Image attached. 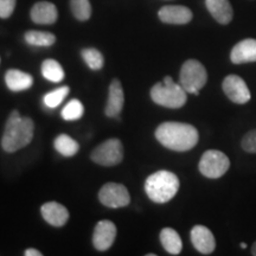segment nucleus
Returning a JSON list of instances; mask_svg holds the SVG:
<instances>
[{
    "label": "nucleus",
    "mask_w": 256,
    "mask_h": 256,
    "mask_svg": "<svg viewBox=\"0 0 256 256\" xmlns=\"http://www.w3.org/2000/svg\"><path fill=\"white\" fill-rule=\"evenodd\" d=\"M156 140L166 148L177 152L190 151L197 145L200 134L192 124L164 122L156 130Z\"/></svg>",
    "instance_id": "obj_1"
},
{
    "label": "nucleus",
    "mask_w": 256,
    "mask_h": 256,
    "mask_svg": "<svg viewBox=\"0 0 256 256\" xmlns=\"http://www.w3.org/2000/svg\"><path fill=\"white\" fill-rule=\"evenodd\" d=\"M34 124L32 119L20 116L18 110L10 114L5 124L4 134L2 139V147L5 152L14 153L28 146L34 138Z\"/></svg>",
    "instance_id": "obj_2"
},
{
    "label": "nucleus",
    "mask_w": 256,
    "mask_h": 256,
    "mask_svg": "<svg viewBox=\"0 0 256 256\" xmlns=\"http://www.w3.org/2000/svg\"><path fill=\"white\" fill-rule=\"evenodd\" d=\"M179 190V179L170 171H158L145 182V191L154 203L164 204L174 198Z\"/></svg>",
    "instance_id": "obj_3"
},
{
    "label": "nucleus",
    "mask_w": 256,
    "mask_h": 256,
    "mask_svg": "<svg viewBox=\"0 0 256 256\" xmlns=\"http://www.w3.org/2000/svg\"><path fill=\"white\" fill-rule=\"evenodd\" d=\"M186 94L179 83L174 81L171 83L159 82L153 86L151 89V98L154 104L162 106V107L171 108V110H178L186 104Z\"/></svg>",
    "instance_id": "obj_4"
},
{
    "label": "nucleus",
    "mask_w": 256,
    "mask_h": 256,
    "mask_svg": "<svg viewBox=\"0 0 256 256\" xmlns=\"http://www.w3.org/2000/svg\"><path fill=\"white\" fill-rule=\"evenodd\" d=\"M208 81V72L204 66L197 60H188L184 62L179 75V84L188 94L198 95Z\"/></svg>",
    "instance_id": "obj_5"
},
{
    "label": "nucleus",
    "mask_w": 256,
    "mask_h": 256,
    "mask_svg": "<svg viewBox=\"0 0 256 256\" xmlns=\"http://www.w3.org/2000/svg\"><path fill=\"white\" fill-rule=\"evenodd\" d=\"M198 168L204 177L217 179L226 174L230 168V160L223 152L209 150L202 156Z\"/></svg>",
    "instance_id": "obj_6"
},
{
    "label": "nucleus",
    "mask_w": 256,
    "mask_h": 256,
    "mask_svg": "<svg viewBox=\"0 0 256 256\" xmlns=\"http://www.w3.org/2000/svg\"><path fill=\"white\" fill-rule=\"evenodd\" d=\"M124 158V147L119 139L106 140L92 152V160L102 166H115Z\"/></svg>",
    "instance_id": "obj_7"
},
{
    "label": "nucleus",
    "mask_w": 256,
    "mask_h": 256,
    "mask_svg": "<svg viewBox=\"0 0 256 256\" xmlns=\"http://www.w3.org/2000/svg\"><path fill=\"white\" fill-rule=\"evenodd\" d=\"M98 200L104 206L118 209V208L127 206L130 202V196L124 185L107 183L98 192Z\"/></svg>",
    "instance_id": "obj_8"
},
{
    "label": "nucleus",
    "mask_w": 256,
    "mask_h": 256,
    "mask_svg": "<svg viewBox=\"0 0 256 256\" xmlns=\"http://www.w3.org/2000/svg\"><path fill=\"white\" fill-rule=\"evenodd\" d=\"M222 88L230 101L238 104H244L250 101V92L246 81L238 75H228L223 80Z\"/></svg>",
    "instance_id": "obj_9"
},
{
    "label": "nucleus",
    "mask_w": 256,
    "mask_h": 256,
    "mask_svg": "<svg viewBox=\"0 0 256 256\" xmlns=\"http://www.w3.org/2000/svg\"><path fill=\"white\" fill-rule=\"evenodd\" d=\"M116 238V226L110 220H100L96 224L92 235V244L100 252L110 249Z\"/></svg>",
    "instance_id": "obj_10"
},
{
    "label": "nucleus",
    "mask_w": 256,
    "mask_h": 256,
    "mask_svg": "<svg viewBox=\"0 0 256 256\" xmlns=\"http://www.w3.org/2000/svg\"><path fill=\"white\" fill-rule=\"evenodd\" d=\"M158 17L162 23L184 25L192 20V11L186 6L182 5H168L159 10Z\"/></svg>",
    "instance_id": "obj_11"
},
{
    "label": "nucleus",
    "mask_w": 256,
    "mask_h": 256,
    "mask_svg": "<svg viewBox=\"0 0 256 256\" xmlns=\"http://www.w3.org/2000/svg\"><path fill=\"white\" fill-rule=\"evenodd\" d=\"M191 242L200 254L209 255L215 250L216 241L212 232L204 226H194L191 230Z\"/></svg>",
    "instance_id": "obj_12"
},
{
    "label": "nucleus",
    "mask_w": 256,
    "mask_h": 256,
    "mask_svg": "<svg viewBox=\"0 0 256 256\" xmlns=\"http://www.w3.org/2000/svg\"><path fill=\"white\" fill-rule=\"evenodd\" d=\"M124 95L122 86L119 80H114L110 86V92H108V100L106 104L104 113L108 118L119 116L121 110L124 108Z\"/></svg>",
    "instance_id": "obj_13"
},
{
    "label": "nucleus",
    "mask_w": 256,
    "mask_h": 256,
    "mask_svg": "<svg viewBox=\"0 0 256 256\" xmlns=\"http://www.w3.org/2000/svg\"><path fill=\"white\" fill-rule=\"evenodd\" d=\"M230 60L234 64L256 62V40L247 38L238 42L230 52Z\"/></svg>",
    "instance_id": "obj_14"
},
{
    "label": "nucleus",
    "mask_w": 256,
    "mask_h": 256,
    "mask_svg": "<svg viewBox=\"0 0 256 256\" xmlns=\"http://www.w3.org/2000/svg\"><path fill=\"white\" fill-rule=\"evenodd\" d=\"M43 218L54 226H63L69 220V211L57 202H49L40 208Z\"/></svg>",
    "instance_id": "obj_15"
},
{
    "label": "nucleus",
    "mask_w": 256,
    "mask_h": 256,
    "mask_svg": "<svg viewBox=\"0 0 256 256\" xmlns=\"http://www.w3.org/2000/svg\"><path fill=\"white\" fill-rule=\"evenodd\" d=\"M31 19L34 23L42 25H50L56 23L58 18V11L52 2H40L31 8Z\"/></svg>",
    "instance_id": "obj_16"
},
{
    "label": "nucleus",
    "mask_w": 256,
    "mask_h": 256,
    "mask_svg": "<svg viewBox=\"0 0 256 256\" xmlns=\"http://www.w3.org/2000/svg\"><path fill=\"white\" fill-rule=\"evenodd\" d=\"M206 5L217 23L226 25L232 20L234 11L229 0H206Z\"/></svg>",
    "instance_id": "obj_17"
},
{
    "label": "nucleus",
    "mask_w": 256,
    "mask_h": 256,
    "mask_svg": "<svg viewBox=\"0 0 256 256\" xmlns=\"http://www.w3.org/2000/svg\"><path fill=\"white\" fill-rule=\"evenodd\" d=\"M5 82L11 92H23L32 87L34 78L30 74L22 72V70L11 69L6 72Z\"/></svg>",
    "instance_id": "obj_18"
},
{
    "label": "nucleus",
    "mask_w": 256,
    "mask_h": 256,
    "mask_svg": "<svg viewBox=\"0 0 256 256\" xmlns=\"http://www.w3.org/2000/svg\"><path fill=\"white\" fill-rule=\"evenodd\" d=\"M160 242L162 247L168 254L178 255L183 249V242H182L179 234L172 228H164L160 232Z\"/></svg>",
    "instance_id": "obj_19"
},
{
    "label": "nucleus",
    "mask_w": 256,
    "mask_h": 256,
    "mask_svg": "<svg viewBox=\"0 0 256 256\" xmlns=\"http://www.w3.org/2000/svg\"><path fill=\"white\" fill-rule=\"evenodd\" d=\"M42 75L48 81L58 83L66 76L62 66L55 60H46L42 63Z\"/></svg>",
    "instance_id": "obj_20"
},
{
    "label": "nucleus",
    "mask_w": 256,
    "mask_h": 256,
    "mask_svg": "<svg viewBox=\"0 0 256 256\" xmlns=\"http://www.w3.org/2000/svg\"><path fill=\"white\" fill-rule=\"evenodd\" d=\"M24 38L28 44L34 46H51L56 42L55 34L46 31H28Z\"/></svg>",
    "instance_id": "obj_21"
},
{
    "label": "nucleus",
    "mask_w": 256,
    "mask_h": 256,
    "mask_svg": "<svg viewBox=\"0 0 256 256\" xmlns=\"http://www.w3.org/2000/svg\"><path fill=\"white\" fill-rule=\"evenodd\" d=\"M54 145H55L56 151L64 156H75L80 150L78 142L66 134H60L57 136Z\"/></svg>",
    "instance_id": "obj_22"
},
{
    "label": "nucleus",
    "mask_w": 256,
    "mask_h": 256,
    "mask_svg": "<svg viewBox=\"0 0 256 256\" xmlns=\"http://www.w3.org/2000/svg\"><path fill=\"white\" fill-rule=\"evenodd\" d=\"M70 8L74 17L81 22H86L92 16V5L89 0H70Z\"/></svg>",
    "instance_id": "obj_23"
},
{
    "label": "nucleus",
    "mask_w": 256,
    "mask_h": 256,
    "mask_svg": "<svg viewBox=\"0 0 256 256\" xmlns=\"http://www.w3.org/2000/svg\"><path fill=\"white\" fill-rule=\"evenodd\" d=\"M81 55L84 60V62L87 63V66L92 70H100L104 68V56L98 49L94 48H87V49H83Z\"/></svg>",
    "instance_id": "obj_24"
},
{
    "label": "nucleus",
    "mask_w": 256,
    "mask_h": 256,
    "mask_svg": "<svg viewBox=\"0 0 256 256\" xmlns=\"http://www.w3.org/2000/svg\"><path fill=\"white\" fill-rule=\"evenodd\" d=\"M62 118L64 120L72 121V120H78L81 119L84 114V107L81 104V101H78V98H74L70 102H68L64 108L62 110Z\"/></svg>",
    "instance_id": "obj_25"
},
{
    "label": "nucleus",
    "mask_w": 256,
    "mask_h": 256,
    "mask_svg": "<svg viewBox=\"0 0 256 256\" xmlns=\"http://www.w3.org/2000/svg\"><path fill=\"white\" fill-rule=\"evenodd\" d=\"M68 94H69V87H60L58 89H55V90L48 92V94L44 96L43 98L44 104H46L48 108L58 107Z\"/></svg>",
    "instance_id": "obj_26"
},
{
    "label": "nucleus",
    "mask_w": 256,
    "mask_h": 256,
    "mask_svg": "<svg viewBox=\"0 0 256 256\" xmlns=\"http://www.w3.org/2000/svg\"><path fill=\"white\" fill-rule=\"evenodd\" d=\"M241 147L248 153H256V130L248 132L242 138Z\"/></svg>",
    "instance_id": "obj_27"
},
{
    "label": "nucleus",
    "mask_w": 256,
    "mask_h": 256,
    "mask_svg": "<svg viewBox=\"0 0 256 256\" xmlns=\"http://www.w3.org/2000/svg\"><path fill=\"white\" fill-rule=\"evenodd\" d=\"M16 2L17 0H0V18L11 17L16 8Z\"/></svg>",
    "instance_id": "obj_28"
},
{
    "label": "nucleus",
    "mask_w": 256,
    "mask_h": 256,
    "mask_svg": "<svg viewBox=\"0 0 256 256\" xmlns=\"http://www.w3.org/2000/svg\"><path fill=\"white\" fill-rule=\"evenodd\" d=\"M24 255H26V256H42L43 254H42L40 252H38L37 249H28V250L24 252Z\"/></svg>",
    "instance_id": "obj_29"
},
{
    "label": "nucleus",
    "mask_w": 256,
    "mask_h": 256,
    "mask_svg": "<svg viewBox=\"0 0 256 256\" xmlns=\"http://www.w3.org/2000/svg\"><path fill=\"white\" fill-rule=\"evenodd\" d=\"M252 255L256 256V241L252 243Z\"/></svg>",
    "instance_id": "obj_30"
},
{
    "label": "nucleus",
    "mask_w": 256,
    "mask_h": 256,
    "mask_svg": "<svg viewBox=\"0 0 256 256\" xmlns=\"http://www.w3.org/2000/svg\"><path fill=\"white\" fill-rule=\"evenodd\" d=\"M240 246H241V248H242V249H246V248H247V244H246V243H241V244H240Z\"/></svg>",
    "instance_id": "obj_31"
}]
</instances>
